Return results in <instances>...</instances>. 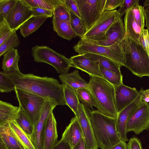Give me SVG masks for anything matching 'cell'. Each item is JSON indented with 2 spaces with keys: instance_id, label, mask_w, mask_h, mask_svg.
<instances>
[{
  "instance_id": "cell-31",
  "label": "cell",
  "mask_w": 149,
  "mask_h": 149,
  "mask_svg": "<svg viewBox=\"0 0 149 149\" xmlns=\"http://www.w3.org/2000/svg\"><path fill=\"white\" fill-rule=\"evenodd\" d=\"M31 8L37 7L53 11L58 4L63 3L64 0H22Z\"/></svg>"
},
{
  "instance_id": "cell-30",
  "label": "cell",
  "mask_w": 149,
  "mask_h": 149,
  "mask_svg": "<svg viewBox=\"0 0 149 149\" xmlns=\"http://www.w3.org/2000/svg\"><path fill=\"white\" fill-rule=\"evenodd\" d=\"M9 125L26 149H36L29 136L19 127L15 120L8 122Z\"/></svg>"
},
{
  "instance_id": "cell-21",
  "label": "cell",
  "mask_w": 149,
  "mask_h": 149,
  "mask_svg": "<svg viewBox=\"0 0 149 149\" xmlns=\"http://www.w3.org/2000/svg\"><path fill=\"white\" fill-rule=\"evenodd\" d=\"M20 56L17 49L13 48L3 55L2 68L3 71L7 74L20 72L18 66Z\"/></svg>"
},
{
  "instance_id": "cell-32",
  "label": "cell",
  "mask_w": 149,
  "mask_h": 149,
  "mask_svg": "<svg viewBox=\"0 0 149 149\" xmlns=\"http://www.w3.org/2000/svg\"><path fill=\"white\" fill-rule=\"evenodd\" d=\"M70 14V25L77 35L81 38L86 34L87 29L81 19L69 10Z\"/></svg>"
},
{
  "instance_id": "cell-7",
  "label": "cell",
  "mask_w": 149,
  "mask_h": 149,
  "mask_svg": "<svg viewBox=\"0 0 149 149\" xmlns=\"http://www.w3.org/2000/svg\"><path fill=\"white\" fill-rule=\"evenodd\" d=\"M122 16L116 9L104 11L99 19L87 30L81 40L89 43L104 41L108 29Z\"/></svg>"
},
{
  "instance_id": "cell-23",
  "label": "cell",
  "mask_w": 149,
  "mask_h": 149,
  "mask_svg": "<svg viewBox=\"0 0 149 149\" xmlns=\"http://www.w3.org/2000/svg\"><path fill=\"white\" fill-rule=\"evenodd\" d=\"M59 78L62 83L69 85L75 90L80 88H89L88 83L81 77L78 70H75L70 73L60 74Z\"/></svg>"
},
{
  "instance_id": "cell-52",
  "label": "cell",
  "mask_w": 149,
  "mask_h": 149,
  "mask_svg": "<svg viewBox=\"0 0 149 149\" xmlns=\"http://www.w3.org/2000/svg\"><path fill=\"white\" fill-rule=\"evenodd\" d=\"M144 7H146V9H148L149 8V0H145L143 3Z\"/></svg>"
},
{
  "instance_id": "cell-2",
  "label": "cell",
  "mask_w": 149,
  "mask_h": 149,
  "mask_svg": "<svg viewBox=\"0 0 149 149\" xmlns=\"http://www.w3.org/2000/svg\"><path fill=\"white\" fill-rule=\"evenodd\" d=\"M88 109L99 147L102 149H109L121 140L116 129V118L106 116L97 110Z\"/></svg>"
},
{
  "instance_id": "cell-48",
  "label": "cell",
  "mask_w": 149,
  "mask_h": 149,
  "mask_svg": "<svg viewBox=\"0 0 149 149\" xmlns=\"http://www.w3.org/2000/svg\"><path fill=\"white\" fill-rule=\"evenodd\" d=\"M109 149H127V144L122 140Z\"/></svg>"
},
{
  "instance_id": "cell-4",
  "label": "cell",
  "mask_w": 149,
  "mask_h": 149,
  "mask_svg": "<svg viewBox=\"0 0 149 149\" xmlns=\"http://www.w3.org/2000/svg\"><path fill=\"white\" fill-rule=\"evenodd\" d=\"M124 50V66L138 77H149V56L141 46L125 36Z\"/></svg>"
},
{
  "instance_id": "cell-54",
  "label": "cell",
  "mask_w": 149,
  "mask_h": 149,
  "mask_svg": "<svg viewBox=\"0 0 149 149\" xmlns=\"http://www.w3.org/2000/svg\"><path fill=\"white\" fill-rule=\"evenodd\" d=\"M142 92L144 94L149 95V89L145 90H143L142 91Z\"/></svg>"
},
{
  "instance_id": "cell-46",
  "label": "cell",
  "mask_w": 149,
  "mask_h": 149,
  "mask_svg": "<svg viewBox=\"0 0 149 149\" xmlns=\"http://www.w3.org/2000/svg\"><path fill=\"white\" fill-rule=\"evenodd\" d=\"M127 149H142L140 140L136 136L131 138L127 144Z\"/></svg>"
},
{
  "instance_id": "cell-49",
  "label": "cell",
  "mask_w": 149,
  "mask_h": 149,
  "mask_svg": "<svg viewBox=\"0 0 149 149\" xmlns=\"http://www.w3.org/2000/svg\"><path fill=\"white\" fill-rule=\"evenodd\" d=\"M72 149H86L83 139H82Z\"/></svg>"
},
{
  "instance_id": "cell-5",
  "label": "cell",
  "mask_w": 149,
  "mask_h": 149,
  "mask_svg": "<svg viewBox=\"0 0 149 149\" xmlns=\"http://www.w3.org/2000/svg\"><path fill=\"white\" fill-rule=\"evenodd\" d=\"M125 39L118 43L109 46L90 43L81 40L73 46V49L79 54L91 53L100 55L110 59L121 66H124Z\"/></svg>"
},
{
  "instance_id": "cell-1",
  "label": "cell",
  "mask_w": 149,
  "mask_h": 149,
  "mask_svg": "<svg viewBox=\"0 0 149 149\" xmlns=\"http://www.w3.org/2000/svg\"><path fill=\"white\" fill-rule=\"evenodd\" d=\"M6 74L13 81L15 88L40 96L56 106L66 105L63 86L56 79L33 74H24L21 72Z\"/></svg>"
},
{
  "instance_id": "cell-18",
  "label": "cell",
  "mask_w": 149,
  "mask_h": 149,
  "mask_svg": "<svg viewBox=\"0 0 149 149\" xmlns=\"http://www.w3.org/2000/svg\"><path fill=\"white\" fill-rule=\"evenodd\" d=\"M83 139L82 132L78 120L75 116L63 133L61 139L68 143L72 148L75 146Z\"/></svg>"
},
{
  "instance_id": "cell-40",
  "label": "cell",
  "mask_w": 149,
  "mask_h": 149,
  "mask_svg": "<svg viewBox=\"0 0 149 149\" xmlns=\"http://www.w3.org/2000/svg\"><path fill=\"white\" fill-rule=\"evenodd\" d=\"M13 31L4 22H0V45L8 38Z\"/></svg>"
},
{
  "instance_id": "cell-28",
  "label": "cell",
  "mask_w": 149,
  "mask_h": 149,
  "mask_svg": "<svg viewBox=\"0 0 149 149\" xmlns=\"http://www.w3.org/2000/svg\"><path fill=\"white\" fill-rule=\"evenodd\" d=\"M64 98L66 105L68 106L76 116L78 113V108L80 103L76 90L69 85L62 83Z\"/></svg>"
},
{
  "instance_id": "cell-38",
  "label": "cell",
  "mask_w": 149,
  "mask_h": 149,
  "mask_svg": "<svg viewBox=\"0 0 149 149\" xmlns=\"http://www.w3.org/2000/svg\"><path fill=\"white\" fill-rule=\"evenodd\" d=\"M53 16L70 24L69 10L63 3L57 5L53 11Z\"/></svg>"
},
{
  "instance_id": "cell-11",
  "label": "cell",
  "mask_w": 149,
  "mask_h": 149,
  "mask_svg": "<svg viewBox=\"0 0 149 149\" xmlns=\"http://www.w3.org/2000/svg\"><path fill=\"white\" fill-rule=\"evenodd\" d=\"M33 16L31 8L22 0H17L3 21L13 31H16Z\"/></svg>"
},
{
  "instance_id": "cell-36",
  "label": "cell",
  "mask_w": 149,
  "mask_h": 149,
  "mask_svg": "<svg viewBox=\"0 0 149 149\" xmlns=\"http://www.w3.org/2000/svg\"><path fill=\"white\" fill-rule=\"evenodd\" d=\"M135 20L142 30L145 26V9L143 6L136 4L130 9Z\"/></svg>"
},
{
  "instance_id": "cell-9",
  "label": "cell",
  "mask_w": 149,
  "mask_h": 149,
  "mask_svg": "<svg viewBox=\"0 0 149 149\" xmlns=\"http://www.w3.org/2000/svg\"><path fill=\"white\" fill-rule=\"evenodd\" d=\"M81 18L87 30L104 12L106 0H76Z\"/></svg>"
},
{
  "instance_id": "cell-6",
  "label": "cell",
  "mask_w": 149,
  "mask_h": 149,
  "mask_svg": "<svg viewBox=\"0 0 149 149\" xmlns=\"http://www.w3.org/2000/svg\"><path fill=\"white\" fill-rule=\"evenodd\" d=\"M31 54L35 61L48 64L53 66L58 73H68L72 67L70 61L47 46L36 45L32 49Z\"/></svg>"
},
{
  "instance_id": "cell-12",
  "label": "cell",
  "mask_w": 149,
  "mask_h": 149,
  "mask_svg": "<svg viewBox=\"0 0 149 149\" xmlns=\"http://www.w3.org/2000/svg\"><path fill=\"white\" fill-rule=\"evenodd\" d=\"M149 130V103L145 102L129 117L127 124V132L132 131L139 134Z\"/></svg>"
},
{
  "instance_id": "cell-26",
  "label": "cell",
  "mask_w": 149,
  "mask_h": 149,
  "mask_svg": "<svg viewBox=\"0 0 149 149\" xmlns=\"http://www.w3.org/2000/svg\"><path fill=\"white\" fill-rule=\"evenodd\" d=\"M19 107L1 100L0 101V124L8 123L15 120L18 113Z\"/></svg>"
},
{
  "instance_id": "cell-44",
  "label": "cell",
  "mask_w": 149,
  "mask_h": 149,
  "mask_svg": "<svg viewBox=\"0 0 149 149\" xmlns=\"http://www.w3.org/2000/svg\"><path fill=\"white\" fill-rule=\"evenodd\" d=\"M64 3L69 10L72 11L81 18L79 8L76 0H64Z\"/></svg>"
},
{
  "instance_id": "cell-22",
  "label": "cell",
  "mask_w": 149,
  "mask_h": 149,
  "mask_svg": "<svg viewBox=\"0 0 149 149\" xmlns=\"http://www.w3.org/2000/svg\"><path fill=\"white\" fill-rule=\"evenodd\" d=\"M130 9L125 13L124 18L125 36L139 44L138 39L143 30L136 22Z\"/></svg>"
},
{
  "instance_id": "cell-20",
  "label": "cell",
  "mask_w": 149,
  "mask_h": 149,
  "mask_svg": "<svg viewBox=\"0 0 149 149\" xmlns=\"http://www.w3.org/2000/svg\"><path fill=\"white\" fill-rule=\"evenodd\" d=\"M0 140L8 149H26L12 130L9 123L0 124Z\"/></svg>"
},
{
  "instance_id": "cell-45",
  "label": "cell",
  "mask_w": 149,
  "mask_h": 149,
  "mask_svg": "<svg viewBox=\"0 0 149 149\" xmlns=\"http://www.w3.org/2000/svg\"><path fill=\"white\" fill-rule=\"evenodd\" d=\"M33 16L48 15L51 17L53 15V10L37 7L31 8Z\"/></svg>"
},
{
  "instance_id": "cell-29",
  "label": "cell",
  "mask_w": 149,
  "mask_h": 149,
  "mask_svg": "<svg viewBox=\"0 0 149 149\" xmlns=\"http://www.w3.org/2000/svg\"><path fill=\"white\" fill-rule=\"evenodd\" d=\"M15 120L19 127L29 137L32 134L34 126L22 109L19 106L17 116Z\"/></svg>"
},
{
  "instance_id": "cell-15",
  "label": "cell",
  "mask_w": 149,
  "mask_h": 149,
  "mask_svg": "<svg viewBox=\"0 0 149 149\" xmlns=\"http://www.w3.org/2000/svg\"><path fill=\"white\" fill-rule=\"evenodd\" d=\"M69 59L72 67L86 72L90 77H98L103 78L97 61L92 60L87 56L85 54L72 56Z\"/></svg>"
},
{
  "instance_id": "cell-37",
  "label": "cell",
  "mask_w": 149,
  "mask_h": 149,
  "mask_svg": "<svg viewBox=\"0 0 149 149\" xmlns=\"http://www.w3.org/2000/svg\"><path fill=\"white\" fill-rule=\"evenodd\" d=\"M100 70L103 78L114 87L123 83L122 75H118L102 67H100Z\"/></svg>"
},
{
  "instance_id": "cell-53",
  "label": "cell",
  "mask_w": 149,
  "mask_h": 149,
  "mask_svg": "<svg viewBox=\"0 0 149 149\" xmlns=\"http://www.w3.org/2000/svg\"><path fill=\"white\" fill-rule=\"evenodd\" d=\"M0 149H8L3 142L0 140Z\"/></svg>"
},
{
  "instance_id": "cell-47",
  "label": "cell",
  "mask_w": 149,
  "mask_h": 149,
  "mask_svg": "<svg viewBox=\"0 0 149 149\" xmlns=\"http://www.w3.org/2000/svg\"><path fill=\"white\" fill-rule=\"evenodd\" d=\"M52 149H72V148L68 143L61 139L57 142Z\"/></svg>"
},
{
  "instance_id": "cell-24",
  "label": "cell",
  "mask_w": 149,
  "mask_h": 149,
  "mask_svg": "<svg viewBox=\"0 0 149 149\" xmlns=\"http://www.w3.org/2000/svg\"><path fill=\"white\" fill-rule=\"evenodd\" d=\"M48 17V15L33 16L25 22L20 27L21 34L25 38L37 30Z\"/></svg>"
},
{
  "instance_id": "cell-50",
  "label": "cell",
  "mask_w": 149,
  "mask_h": 149,
  "mask_svg": "<svg viewBox=\"0 0 149 149\" xmlns=\"http://www.w3.org/2000/svg\"><path fill=\"white\" fill-rule=\"evenodd\" d=\"M145 13L146 26L149 33V8L145 9Z\"/></svg>"
},
{
  "instance_id": "cell-16",
  "label": "cell",
  "mask_w": 149,
  "mask_h": 149,
  "mask_svg": "<svg viewBox=\"0 0 149 149\" xmlns=\"http://www.w3.org/2000/svg\"><path fill=\"white\" fill-rule=\"evenodd\" d=\"M114 87L115 105L118 113L136 98L139 91L134 87L127 86L123 83Z\"/></svg>"
},
{
  "instance_id": "cell-3",
  "label": "cell",
  "mask_w": 149,
  "mask_h": 149,
  "mask_svg": "<svg viewBox=\"0 0 149 149\" xmlns=\"http://www.w3.org/2000/svg\"><path fill=\"white\" fill-rule=\"evenodd\" d=\"M88 84L97 110L106 116L116 118L118 113L114 86L103 78L95 76L91 77Z\"/></svg>"
},
{
  "instance_id": "cell-39",
  "label": "cell",
  "mask_w": 149,
  "mask_h": 149,
  "mask_svg": "<svg viewBox=\"0 0 149 149\" xmlns=\"http://www.w3.org/2000/svg\"><path fill=\"white\" fill-rule=\"evenodd\" d=\"M17 0H0V22L3 21Z\"/></svg>"
},
{
  "instance_id": "cell-13",
  "label": "cell",
  "mask_w": 149,
  "mask_h": 149,
  "mask_svg": "<svg viewBox=\"0 0 149 149\" xmlns=\"http://www.w3.org/2000/svg\"><path fill=\"white\" fill-rule=\"evenodd\" d=\"M142 88L136 98L129 105L118 113L116 118V127L121 140L128 141L127 137V126L128 120L131 115L143 103L146 102L143 99Z\"/></svg>"
},
{
  "instance_id": "cell-41",
  "label": "cell",
  "mask_w": 149,
  "mask_h": 149,
  "mask_svg": "<svg viewBox=\"0 0 149 149\" xmlns=\"http://www.w3.org/2000/svg\"><path fill=\"white\" fill-rule=\"evenodd\" d=\"M138 41L149 56V33L147 29H144L143 30Z\"/></svg>"
},
{
  "instance_id": "cell-10",
  "label": "cell",
  "mask_w": 149,
  "mask_h": 149,
  "mask_svg": "<svg viewBox=\"0 0 149 149\" xmlns=\"http://www.w3.org/2000/svg\"><path fill=\"white\" fill-rule=\"evenodd\" d=\"M80 126L86 149H98L92 125L89 111L80 102L78 114L75 116Z\"/></svg>"
},
{
  "instance_id": "cell-17",
  "label": "cell",
  "mask_w": 149,
  "mask_h": 149,
  "mask_svg": "<svg viewBox=\"0 0 149 149\" xmlns=\"http://www.w3.org/2000/svg\"><path fill=\"white\" fill-rule=\"evenodd\" d=\"M125 38L124 25L121 18L114 23L108 29L106 33L104 41L90 43L104 46H109L120 42L124 40Z\"/></svg>"
},
{
  "instance_id": "cell-25",
  "label": "cell",
  "mask_w": 149,
  "mask_h": 149,
  "mask_svg": "<svg viewBox=\"0 0 149 149\" xmlns=\"http://www.w3.org/2000/svg\"><path fill=\"white\" fill-rule=\"evenodd\" d=\"M52 22L54 31L60 37L70 40L77 36L70 24L54 16Z\"/></svg>"
},
{
  "instance_id": "cell-43",
  "label": "cell",
  "mask_w": 149,
  "mask_h": 149,
  "mask_svg": "<svg viewBox=\"0 0 149 149\" xmlns=\"http://www.w3.org/2000/svg\"><path fill=\"white\" fill-rule=\"evenodd\" d=\"M124 1V0H106L104 11L115 10L117 7L120 6Z\"/></svg>"
},
{
  "instance_id": "cell-19",
  "label": "cell",
  "mask_w": 149,
  "mask_h": 149,
  "mask_svg": "<svg viewBox=\"0 0 149 149\" xmlns=\"http://www.w3.org/2000/svg\"><path fill=\"white\" fill-rule=\"evenodd\" d=\"M56 122L52 112L46 122L44 133L43 149H52L57 141Z\"/></svg>"
},
{
  "instance_id": "cell-35",
  "label": "cell",
  "mask_w": 149,
  "mask_h": 149,
  "mask_svg": "<svg viewBox=\"0 0 149 149\" xmlns=\"http://www.w3.org/2000/svg\"><path fill=\"white\" fill-rule=\"evenodd\" d=\"M15 86L13 80L7 74L3 71L0 72V92L8 93L15 90Z\"/></svg>"
},
{
  "instance_id": "cell-8",
  "label": "cell",
  "mask_w": 149,
  "mask_h": 149,
  "mask_svg": "<svg viewBox=\"0 0 149 149\" xmlns=\"http://www.w3.org/2000/svg\"><path fill=\"white\" fill-rule=\"evenodd\" d=\"M15 91L19 106L22 109L34 126L40 117L45 102L48 100L22 89L15 88Z\"/></svg>"
},
{
  "instance_id": "cell-27",
  "label": "cell",
  "mask_w": 149,
  "mask_h": 149,
  "mask_svg": "<svg viewBox=\"0 0 149 149\" xmlns=\"http://www.w3.org/2000/svg\"><path fill=\"white\" fill-rule=\"evenodd\" d=\"M85 55L93 60L97 61L100 67H102L114 73L122 76L120 70L121 66L118 63L105 57L91 53H85Z\"/></svg>"
},
{
  "instance_id": "cell-42",
  "label": "cell",
  "mask_w": 149,
  "mask_h": 149,
  "mask_svg": "<svg viewBox=\"0 0 149 149\" xmlns=\"http://www.w3.org/2000/svg\"><path fill=\"white\" fill-rule=\"evenodd\" d=\"M139 0H124L119 9L117 10V12L123 16L136 4L139 3Z\"/></svg>"
},
{
  "instance_id": "cell-51",
  "label": "cell",
  "mask_w": 149,
  "mask_h": 149,
  "mask_svg": "<svg viewBox=\"0 0 149 149\" xmlns=\"http://www.w3.org/2000/svg\"><path fill=\"white\" fill-rule=\"evenodd\" d=\"M143 90V89L142 91L143 99L145 102H149V95L143 93L142 92Z\"/></svg>"
},
{
  "instance_id": "cell-33",
  "label": "cell",
  "mask_w": 149,
  "mask_h": 149,
  "mask_svg": "<svg viewBox=\"0 0 149 149\" xmlns=\"http://www.w3.org/2000/svg\"><path fill=\"white\" fill-rule=\"evenodd\" d=\"M78 97L83 104L89 109L93 107L97 108V105L89 89L80 88L76 90Z\"/></svg>"
},
{
  "instance_id": "cell-14",
  "label": "cell",
  "mask_w": 149,
  "mask_h": 149,
  "mask_svg": "<svg viewBox=\"0 0 149 149\" xmlns=\"http://www.w3.org/2000/svg\"><path fill=\"white\" fill-rule=\"evenodd\" d=\"M56 106L47 100L43 107L40 117L34 125L33 133L29 137L36 149H43L44 133L46 123L50 113Z\"/></svg>"
},
{
  "instance_id": "cell-34",
  "label": "cell",
  "mask_w": 149,
  "mask_h": 149,
  "mask_svg": "<svg viewBox=\"0 0 149 149\" xmlns=\"http://www.w3.org/2000/svg\"><path fill=\"white\" fill-rule=\"evenodd\" d=\"M20 42L16 31H14L8 38L0 45V56L10 49L19 46Z\"/></svg>"
}]
</instances>
